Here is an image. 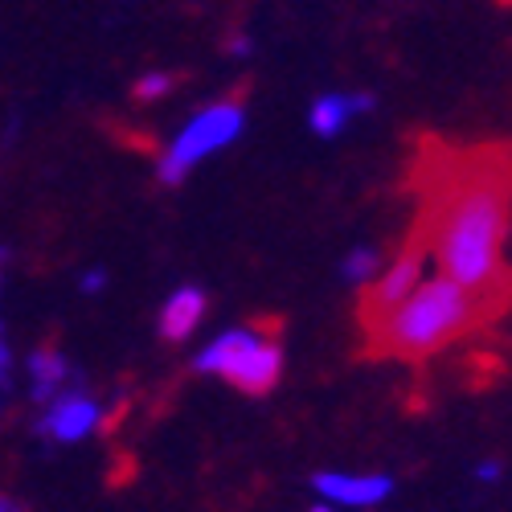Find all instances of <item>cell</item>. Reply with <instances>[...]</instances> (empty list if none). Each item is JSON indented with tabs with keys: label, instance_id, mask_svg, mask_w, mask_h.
I'll return each instance as SVG.
<instances>
[{
	"label": "cell",
	"instance_id": "1",
	"mask_svg": "<svg viewBox=\"0 0 512 512\" xmlns=\"http://www.w3.org/2000/svg\"><path fill=\"white\" fill-rule=\"evenodd\" d=\"M512 209V156L504 148L463 152L455 160L431 164L426 209L418 242L439 275L472 287L480 295H504V234Z\"/></svg>",
	"mask_w": 512,
	"mask_h": 512
},
{
	"label": "cell",
	"instance_id": "2",
	"mask_svg": "<svg viewBox=\"0 0 512 512\" xmlns=\"http://www.w3.org/2000/svg\"><path fill=\"white\" fill-rule=\"evenodd\" d=\"M496 304L504 308V300L480 295L447 275L422 279L394 312L369 324L373 349L390 357H431L463 332H472L488 312H496Z\"/></svg>",
	"mask_w": 512,
	"mask_h": 512
},
{
	"label": "cell",
	"instance_id": "3",
	"mask_svg": "<svg viewBox=\"0 0 512 512\" xmlns=\"http://www.w3.org/2000/svg\"><path fill=\"white\" fill-rule=\"evenodd\" d=\"M197 369L226 377L230 386H238L246 394H267L283 373V349L250 328H230L201 349Z\"/></svg>",
	"mask_w": 512,
	"mask_h": 512
},
{
	"label": "cell",
	"instance_id": "4",
	"mask_svg": "<svg viewBox=\"0 0 512 512\" xmlns=\"http://www.w3.org/2000/svg\"><path fill=\"white\" fill-rule=\"evenodd\" d=\"M242 123H246V115H242L238 103H213V107L197 111L177 132V140L168 144V152L160 156V181L164 185H181L193 164H201L205 156L222 152L226 144L238 140Z\"/></svg>",
	"mask_w": 512,
	"mask_h": 512
},
{
	"label": "cell",
	"instance_id": "5",
	"mask_svg": "<svg viewBox=\"0 0 512 512\" xmlns=\"http://www.w3.org/2000/svg\"><path fill=\"white\" fill-rule=\"evenodd\" d=\"M422 263H426V250H422V242L414 238L398 259L381 271V279L373 283V291H369V300H365V308H361V316H365V328L369 324H377L386 312H394L406 295L422 283Z\"/></svg>",
	"mask_w": 512,
	"mask_h": 512
},
{
	"label": "cell",
	"instance_id": "6",
	"mask_svg": "<svg viewBox=\"0 0 512 512\" xmlns=\"http://www.w3.org/2000/svg\"><path fill=\"white\" fill-rule=\"evenodd\" d=\"M99 422H103V406L91 394L62 390L58 398H50V410L41 414V435L54 443H82L87 435H95Z\"/></svg>",
	"mask_w": 512,
	"mask_h": 512
},
{
	"label": "cell",
	"instance_id": "7",
	"mask_svg": "<svg viewBox=\"0 0 512 512\" xmlns=\"http://www.w3.org/2000/svg\"><path fill=\"white\" fill-rule=\"evenodd\" d=\"M312 488H316L328 504H336V508H373V504H381V500L394 492V480H390V476H377V472H369V476L320 472V476L312 480Z\"/></svg>",
	"mask_w": 512,
	"mask_h": 512
},
{
	"label": "cell",
	"instance_id": "8",
	"mask_svg": "<svg viewBox=\"0 0 512 512\" xmlns=\"http://www.w3.org/2000/svg\"><path fill=\"white\" fill-rule=\"evenodd\" d=\"M205 316V295L197 287H181L164 300L160 308V336L164 340H185Z\"/></svg>",
	"mask_w": 512,
	"mask_h": 512
},
{
	"label": "cell",
	"instance_id": "9",
	"mask_svg": "<svg viewBox=\"0 0 512 512\" xmlns=\"http://www.w3.org/2000/svg\"><path fill=\"white\" fill-rule=\"evenodd\" d=\"M369 107H373L369 95H320V99L312 103V111H308L312 132H316V136H336L353 115H361V111H369Z\"/></svg>",
	"mask_w": 512,
	"mask_h": 512
},
{
	"label": "cell",
	"instance_id": "10",
	"mask_svg": "<svg viewBox=\"0 0 512 512\" xmlns=\"http://www.w3.org/2000/svg\"><path fill=\"white\" fill-rule=\"evenodd\" d=\"M29 377H33V394H37L41 402H50V398H58V394L66 390L70 365H66L62 353L46 349V353H33V361H29Z\"/></svg>",
	"mask_w": 512,
	"mask_h": 512
},
{
	"label": "cell",
	"instance_id": "11",
	"mask_svg": "<svg viewBox=\"0 0 512 512\" xmlns=\"http://www.w3.org/2000/svg\"><path fill=\"white\" fill-rule=\"evenodd\" d=\"M373 271H377V250H369V246L353 250L349 259H345V279H353V283L373 279Z\"/></svg>",
	"mask_w": 512,
	"mask_h": 512
},
{
	"label": "cell",
	"instance_id": "12",
	"mask_svg": "<svg viewBox=\"0 0 512 512\" xmlns=\"http://www.w3.org/2000/svg\"><path fill=\"white\" fill-rule=\"evenodd\" d=\"M168 91H173V74H144L140 82H136V95L140 99H160V95H168Z\"/></svg>",
	"mask_w": 512,
	"mask_h": 512
},
{
	"label": "cell",
	"instance_id": "13",
	"mask_svg": "<svg viewBox=\"0 0 512 512\" xmlns=\"http://www.w3.org/2000/svg\"><path fill=\"white\" fill-rule=\"evenodd\" d=\"M476 480L496 484V480H500V463H480V467H476Z\"/></svg>",
	"mask_w": 512,
	"mask_h": 512
},
{
	"label": "cell",
	"instance_id": "14",
	"mask_svg": "<svg viewBox=\"0 0 512 512\" xmlns=\"http://www.w3.org/2000/svg\"><path fill=\"white\" fill-rule=\"evenodd\" d=\"M107 287V275L103 271H91L87 279H82V291H103Z\"/></svg>",
	"mask_w": 512,
	"mask_h": 512
},
{
	"label": "cell",
	"instance_id": "15",
	"mask_svg": "<svg viewBox=\"0 0 512 512\" xmlns=\"http://www.w3.org/2000/svg\"><path fill=\"white\" fill-rule=\"evenodd\" d=\"M5 381H9V345L0 340V386H5Z\"/></svg>",
	"mask_w": 512,
	"mask_h": 512
},
{
	"label": "cell",
	"instance_id": "16",
	"mask_svg": "<svg viewBox=\"0 0 512 512\" xmlns=\"http://www.w3.org/2000/svg\"><path fill=\"white\" fill-rule=\"evenodd\" d=\"M230 54H250V41L246 37H234L230 41Z\"/></svg>",
	"mask_w": 512,
	"mask_h": 512
},
{
	"label": "cell",
	"instance_id": "17",
	"mask_svg": "<svg viewBox=\"0 0 512 512\" xmlns=\"http://www.w3.org/2000/svg\"><path fill=\"white\" fill-rule=\"evenodd\" d=\"M0 512H21V508H17L13 500H5V496H0Z\"/></svg>",
	"mask_w": 512,
	"mask_h": 512
},
{
	"label": "cell",
	"instance_id": "18",
	"mask_svg": "<svg viewBox=\"0 0 512 512\" xmlns=\"http://www.w3.org/2000/svg\"><path fill=\"white\" fill-rule=\"evenodd\" d=\"M312 512H340V508H336V504H316Z\"/></svg>",
	"mask_w": 512,
	"mask_h": 512
},
{
	"label": "cell",
	"instance_id": "19",
	"mask_svg": "<svg viewBox=\"0 0 512 512\" xmlns=\"http://www.w3.org/2000/svg\"><path fill=\"white\" fill-rule=\"evenodd\" d=\"M500 5H512V0H500Z\"/></svg>",
	"mask_w": 512,
	"mask_h": 512
},
{
	"label": "cell",
	"instance_id": "20",
	"mask_svg": "<svg viewBox=\"0 0 512 512\" xmlns=\"http://www.w3.org/2000/svg\"><path fill=\"white\" fill-rule=\"evenodd\" d=\"M0 259H5V250H0Z\"/></svg>",
	"mask_w": 512,
	"mask_h": 512
}]
</instances>
